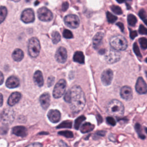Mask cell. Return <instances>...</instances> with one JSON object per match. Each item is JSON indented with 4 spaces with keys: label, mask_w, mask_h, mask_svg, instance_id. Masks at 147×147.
Segmentation results:
<instances>
[{
    "label": "cell",
    "mask_w": 147,
    "mask_h": 147,
    "mask_svg": "<svg viewBox=\"0 0 147 147\" xmlns=\"http://www.w3.org/2000/svg\"><path fill=\"white\" fill-rule=\"evenodd\" d=\"M12 57L14 60L16 61H21L24 57V52L20 49H16L13 53H12Z\"/></svg>",
    "instance_id": "cell-22"
},
{
    "label": "cell",
    "mask_w": 147,
    "mask_h": 147,
    "mask_svg": "<svg viewBox=\"0 0 147 147\" xmlns=\"http://www.w3.org/2000/svg\"><path fill=\"white\" fill-rule=\"evenodd\" d=\"M21 98V94L18 92H13L9 96L7 100V104L10 106H13L17 104Z\"/></svg>",
    "instance_id": "cell-18"
},
{
    "label": "cell",
    "mask_w": 147,
    "mask_h": 147,
    "mask_svg": "<svg viewBox=\"0 0 147 147\" xmlns=\"http://www.w3.org/2000/svg\"><path fill=\"white\" fill-rule=\"evenodd\" d=\"M33 80L34 83L39 87H41L44 84V79L42 72L37 70L36 71L33 75Z\"/></svg>",
    "instance_id": "cell-20"
},
{
    "label": "cell",
    "mask_w": 147,
    "mask_h": 147,
    "mask_svg": "<svg viewBox=\"0 0 147 147\" xmlns=\"http://www.w3.org/2000/svg\"><path fill=\"white\" fill-rule=\"evenodd\" d=\"M37 15L38 18L42 21H50L53 18V14L50 10L45 7L38 9Z\"/></svg>",
    "instance_id": "cell-8"
},
{
    "label": "cell",
    "mask_w": 147,
    "mask_h": 147,
    "mask_svg": "<svg viewBox=\"0 0 147 147\" xmlns=\"http://www.w3.org/2000/svg\"><path fill=\"white\" fill-rule=\"evenodd\" d=\"M120 95L125 100H130L133 98V91L131 87L127 86H123L120 90Z\"/></svg>",
    "instance_id": "cell-14"
},
{
    "label": "cell",
    "mask_w": 147,
    "mask_h": 147,
    "mask_svg": "<svg viewBox=\"0 0 147 147\" xmlns=\"http://www.w3.org/2000/svg\"><path fill=\"white\" fill-rule=\"evenodd\" d=\"M138 32L141 34L147 35V29L142 25H140L138 28Z\"/></svg>",
    "instance_id": "cell-40"
},
{
    "label": "cell",
    "mask_w": 147,
    "mask_h": 147,
    "mask_svg": "<svg viewBox=\"0 0 147 147\" xmlns=\"http://www.w3.org/2000/svg\"><path fill=\"white\" fill-rule=\"evenodd\" d=\"M135 129L137 131V133H138L139 137L142 138V139H144L145 138V136L142 134V129H141V126L139 124V123H136L135 125Z\"/></svg>",
    "instance_id": "cell-32"
},
{
    "label": "cell",
    "mask_w": 147,
    "mask_h": 147,
    "mask_svg": "<svg viewBox=\"0 0 147 147\" xmlns=\"http://www.w3.org/2000/svg\"><path fill=\"white\" fill-rule=\"evenodd\" d=\"M106 122L111 126H115L116 125V121L112 117H107L106 118Z\"/></svg>",
    "instance_id": "cell-37"
},
{
    "label": "cell",
    "mask_w": 147,
    "mask_h": 147,
    "mask_svg": "<svg viewBox=\"0 0 147 147\" xmlns=\"http://www.w3.org/2000/svg\"><path fill=\"white\" fill-rule=\"evenodd\" d=\"M145 132L147 133V127H145Z\"/></svg>",
    "instance_id": "cell-53"
},
{
    "label": "cell",
    "mask_w": 147,
    "mask_h": 147,
    "mask_svg": "<svg viewBox=\"0 0 147 147\" xmlns=\"http://www.w3.org/2000/svg\"><path fill=\"white\" fill-rule=\"evenodd\" d=\"M139 42L140 44L141 47L142 49L147 48V38L145 37H141L139 39Z\"/></svg>",
    "instance_id": "cell-34"
},
{
    "label": "cell",
    "mask_w": 147,
    "mask_h": 147,
    "mask_svg": "<svg viewBox=\"0 0 147 147\" xmlns=\"http://www.w3.org/2000/svg\"><path fill=\"white\" fill-rule=\"evenodd\" d=\"M20 85V81L18 79L14 76H10L6 82V86L7 87L9 88H16Z\"/></svg>",
    "instance_id": "cell-19"
},
{
    "label": "cell",
    "mask_w": 147,
    "mask_h": 147,
    "mask_svg": "<svg viewBox=\"0 0 147 147\" xmlns=\"http://www.w3.org/2000/svg\"><path fill=\"white\" fill-rule=\"evenodd\" d=\"M55 59L56 61L60 63H64L66 61L67 52L64 47H60L57 49L55 54Z\"/></svg>",
    "instance_id": "cell-12"
},
{
    "label": "cell",
    "mask_w": 147,
    "mask_h": 147,
    "mask_svg": "<svg viewBox=\"0 0 147 147\" xmlns=\"http://www.w3.org/2000/svg\"><path fill=\"white\" fill-rule=\"evenodd\" d=\"M117 25L120 28V29H121V31H123V30H124V26H123V24L122 23V22H117Z\"/></svg>",
    "instance_id": "cell-45"
},
{
    "label": "cell",
    "mask_w": 147,
    "mask_h": 147,
    "mask_svg": "<svg viewBox=\"0 0 147 147\" xmlns=\"http://www.w3.org/2000/svg\"><path fill=\"white\" fill-rule=\"evenodd\" d=\"M145 61L147 63V57L145 59Z\"/></svg>",
    "instance_id": "cell-55"
},
{
    "label": "cell",
    "mask_w": 147,
    "mask_h": 147,
    "mask_svg": "<svg viewBox=\"0 0 147 147\" xmlns=\"http://www.w3.org/2000/svg\"><path fill=\"white\" fill-rule=\"evenodd\" d=\"M47 116L51 122L57 123L60 120L61 113L58 110L52 109L48 111Z\"/></svg>",
    "instance_id": "cell-15"
},
{
    "label": "cell",
    "mask_w": 147,
    "mask_h": 147,
    "mask_svg": "<svg viewBox=\"0 0 147 147\" xmlns=\"http://www.w3.org/2000/svg\"><path fill=\"white\" fill-rule=\"evenodd\" d=\"M64 99L66 102L69 103L70 100H71V91H70V90H68L66 92V93L65 94L64 96Z\"/></svg>",
    "instance_id": "cell-39"
},
{
    "label": "cell",
    "mask_w": 147,
    "mask_h": 147,
    "mask_svg": "<svg viewBox=\"0 0 147 147\" xmlns=\"http://www.w3.org/2000/svg\"><path fill=\"white\" fill-rule=\"evenodd\" d=\"M26 2H29V1H30L31 0H25Z\"/></svg>",
    "instance_id": "cell-54"
},
{
    "label": "cell",
    "mask_w": 147,
    "mask_h": 147,
    "mask_svg": "<svg viewBox=\"0 0 147 147\" xmlns=\"http://www.w3.org/2000/svg\"><path fill=\"white\" fill-rule=\"evenodd\" d=\"M85 119H86V117L84 115H81L78 117L75 121V123H74L75 129L76 130H78L80 127V125Z\"/></svg>",
    "instance_id": "cell-25"
},
{
    "label": "cell",
    "mask_w": 147,
    "mask_h": 147,
    "mask_svg": "<svg viewBox=\"0 0 147 147\" xmlns=\"http://www.w3.org/2000/svg\"><path fill=\"white\" fill-rule=\"evenodd\" d=\"M133 48V51H134V53H135L138 57H141V52H140L139 47H138V45H137V44L136 42H134V43Z\"/></svg>",
    "instance_id": "cell-36"
},
{
    "label": "cell",
    "mask_w": 147,
    "mask_h": 147,
    "mask_svg": "<svg viewBox=\"0 0 147 147\" xmlns=\"http://www.w3.org/2000/svg\"><path fill=\"white\" fill-rule=\"evenodd\" d=\"M138 16L139 17L144 21L146 18L147 17V15H146V11H145V10L144 9H141L138 13Z\"/></svg>",
    "instance_id": "cell-38"
},
{
    "label": "cell",
    "mask_w": 147,
    "mask_h": 147,
    "mask_svg": "<svg viewBox=\"0 0 147 147\" xmlns=\"http://www.w3.org/2000/svg\"><path fill=\"white\" fill-rule=\"evenodd\" d=\"M94 125L90 122H86L83 123L80 127V131L82 133H86L90 132L94 128Z\"/></svg>",
    "instance_id": "cell-24"
},
{
    "label": "cell",
    "mask_w": 147,
    "mask_h": 147,
    "mask_svg": "<svg viewBox=\"0 0 147 147\" xmlns=\"http://www.w3.org/2000/svg\"><path fill=\"white\" fill-rule=\"evenodd\" d=\"M113 78V72L111 69L104 70L101 75V81L103 85L109 86L111 84Z\"/></svg>",
    "instance_id": "cell-10"
},
{
    "label": "cell",
    "mask_w": 147,
    "mask_h": 147,
    "mask_svg": "<svg viewBox=\"0 0 147 147\" xmlns=\"http://www.w3.org/2000/svg\"><path fill=\"white\" fill-rule=\"evenodd\" d=\"M3 95L1 93H0V107H1L3 105Z\"/></svg>",
    "instance_id": "cell-49"
},
{
    "label": "cell",
    "mask_w": 147,
    "mask_h": 147,
    "mask_svg": "<svg viewBox=\"0 0 147 147\" xmlns=\"http://www.w3.org/2000/svg\"><path fill=\"white\" fill-rule=\"evenodd\" d=\"M71 91L70 108L72 113H79L86 105V97L82 88L78 85L74 86Z\"/></svg>",
    "instance_id": "cell-1"
},
{
    "label": "cell",
    "mask_w": 147,
    "mask_h": 147,
    "mask_svg": "<svg viewBox=\"0 0 147 147\" xmlns=\"http://www.w3.org/2000/svg\"><path fill=\"white\" fill-rule=\"evenodd\" d=\"M61 6H62L61 7L62 10L63 11H66L68 9V6H69V4H68V3L67 2H64L63 3Z\"/></svg>",
    "instance_id": "cell-43"
},
{
    "label": "cell",
    "mask_w": 147,
    "mask_h": 147,
    "mask_svg": "<svg viewBox=\"0 0 147 147\" xmlns=\"http://www.w3.org/2000/svg\"><path fill=\"white\" fill-rule=\"evenodd\" d=\"M104 34L102 32H98L93 37V40H92V43H93V46L95 48H97L99 45L100 44L103 37Z\"/></svg>",
    "instance_id": "cell-21"
},
{
    "label": "cell",
    "mask_w": 147,
    "mask_h": 147,
    "mask_svg": "<svg viewBox=\"0 0 147 147\" xmlns=\"http://www.w3.org/2000/svg\"><path fill=\"white\" fill-rule=\"evenodd\" d=\"M110 44L113 49L116 51H124L127 47L126 39L121 35H116L112 37L110 40Z\"/></svg>",
    "instance_id": "cell-3"
},
{
    "label": "cell",
    "mask_w": 147,
    "mask_h": 147,
    "mask_svg": "<svg viewBox=\"0 0 147 147\" xmlns=\"http://www.w3.org/2000/svg\"><path fill=\"white\" fill-rule=\"evenodd\" d=\"M1 120L5 123H11L13 122L14 118V111L10 109H5L1 115Z\"/></svg>",
    "instance_id": "cell-11"
},
{
    "label": "cell",
    "mask_w": 147,
    "mask_h": 147,
    "mask_svg": "<svg viewBox=\"0 0 147 147\" xmlns=\"http://www.w3.org/2000/svg\"><path fill=\"white\" fill-rule=\"evenodd\" d=\"M137 36V33L136 31H130V37L133 40Z\"/></svg>",
    "instance_id": "cell-44"
},
{
    "label": "cell",
    "mask_w": 147,
    "mask_h": 147,
    "mask_svg": "<svg viewBox=\"0 0 147 147\" xmlns=\"http://www.w3.org/2000/svg\"><path fill=\"white\" fill-rule=\"evenodd\" d=\"M135 88L140 94H144L147 92V84L141 77H139L137 80Z\"/></svg>",
    "instance_id": "cell-13"
},
{
    "label": "cell",
    "mask_w": 147,
    "mask_h": 147,
    "mask_svg": "<svg viewBox=\"0 0 147 147\" xmlns=\"http://www.w3.org/2000/svg\"><path fill=\"white\" fill-rule=\"evenodd\" d=\"M67 83L64 79H60L55 86L53 90V96L55 98H61L65 93Z\"/></svg>",
    "instance_id": "cell-5"
},
{
    "label": "cell",
    "mask_w": 147,
    "mask_h": 147,
    "mask_svg": "<svg viewBox=\"0 0 147 147\" xmlns=\"http://www.w3.org/2000/svg\"><path fill=\"white\" fill-rule=\"evenodd\" d=\"M50 95L48 92L42 94L40 97V102L41 107L43 109L47 110L50 105Z\"/></svg>",
    "instance_id": "cell-17"
},
{
    "label": "cell",
    "mask_w": 147,
    "mask_h": 147,
    "mask_svg": "<svg viewBox=\"0 0 147 147\" xmlns=\"http://www.w3.org/2000/svg\"><path fill=\"white\" fill-rule=\"evenodd\" d=\"M63 37L65 38H71L73 37V34L72 32L68 29L64 30L63 32Z\"/></svg>",
    "instance_id": "cell-35"
},
{
    "label": "cell",
    "mask_w": 147,
    "mask_h": 147,
    "mask_svg": "<svg viewBox=\"0 0 147 147\" xmlns=\"http://www.w3.org/2000/svg\"><path fill=\"white\" fill-rule=\"evenodd\" d=\"M73 59L75 62L83 64L84 62V56L83 52L81 51H76L74 55Z\"/></svg>",
    "instance_id": "cell-23"
},
{
    "label": "cell",
    "mask_w": 147,
    "mask_h": 147,
    "mask_svg": "<svg viewBox=\"0 0 147 147\" xmlns=\"http://www.w3.org/2000/svg\"><path fill=\"white\" fill-rule=\"evenodd\" d=\"M4 80V78H3V74L0 71V85H1Z\"/></svg>",
    "instance_id": "cell-47"
},
{
    "label": "cell",
    "mask_w": 147,
    "mask_h": 147,
    "mask_svg": "<svg viewBox=\"0 0 147 147\" xmlns=\"http://www.w3.org/2000/svg\"><path fill=\"white\" fill-rule=\"evenodd\" d=\"M12 133L17 136L25 137L28 134L27 129L23 126H16L13 127Z\"/></svg>",
    "instance_id": "cell-16"
},
{
    "label": "cell",
    "mask_w": 147,
    "mask_h": 147,
    "mask_svg": "<svg viewBox=\"0 0 147 147\" xmlns=\"http://www.w3.org/2000/svg\"><path fill=\"white\" fill-rule=\"evenodd\" d=\"M28 51L29 56L35 58L38 56L40 51V44L36 37H32L29 40Z\"/></svg>",
    "instance_id": "cell-4"
},
{
    "label": "cell",
    "mask_w": 147,
    "mask_h": 147,
    "mask_svg": "<svg viewBox=\"0 0 147 147\" xmlns=\"http://www.w3.org/2000/svg\"><path fill=\"white\" fill-rule=\"evenodd\" d=\"M55 82V78L53 76H50L48 78V81H47V84H48V87H51L53 85V83Z\"/></svg>",
    "instance_id": "cell-41"
},
{
    "label": "cell",
    "mask_w": 147,
    "mask_h": 147,
    "mask_svg": "<svg viewBox=\"0 0 147 147\" xmlns=\"http://www.w3.org/2000/svg\"><path fill=\"white\" fill-rule=\"evenodd\" d=\"M60 35L59 33L57 31H54L52 33V42L53 44H56L58 43L60 41Z\"/></svg>",
    "instance_id": "cell-28"
},
{
    "label": "cell",
    "mask_w": 147,
    "mask_h": 147,
    "mask_svg": "<svg viewBox=\"0 0 147 147\" xmlns=\"http://www.w3.org/2000/svg\"><path fill=\"white\" fill-rule=\"evenodd\" d=\"M105 131H97L96 133V134L98 136H104L105 135Z\"/></svg>",
    "instance_id": "cell-48"
},
{
    "label": "cell",
    "mask_w": 147,
    "mask_h": 147,
    "mask_svg": "<svg viewBox=\"0 0 147 147\" xmlns=\"http://www.w3.org/2000/svg\"><path fill=\"white\" fill-rule=\"evenodd\" d=\"M72 127V121L69 120L64 121L61 122L59 126H57V128H71Z\"/></svg>",
    "instance_id": "cell-29"
},
{
    "label": "cell",
    "mask_w": 147,
    "mask_h": 147,
    "mask_svg": "<svg viewBox=\"0 0 147 147\" xmlns=\"http://www.w3.org/2000/svg\"><path fill=\"white\" fill-rule=\"evenodd\" d=\"M58 134L59 135L64 136L67 138H72L74 135L72 131H69V130H63V131H60L58 132Z\"/></svg>",
    "instance_id": "cell-30"
},
{
    "label": "cell",
    "mask_w": 147,
    "mask_h": 147,
    "mask_svg": "<svg viewBox=\"0 0 147 147\" xmlns=\"http://www.w3.org/2000/svg\"><path fill=\"white\" fill-rule=\"evenodd\" d=\"M7 14V10L6 7L0 6V24L5 19Z\"/></svg>",
    "instance_id": "cell-26"
},
{
    "label": "cell",
    "mask_w": 147,
    "mask_h": 147,
    "mask_svg": "<svg viewBox=\"0 0 147 147\" xmlns=\"http://www.w3.org/2000/svg\"><path fill=\"white\" fill-rule=\"evenodd\" d=\"M59 146H60V147H69L64 141H61V140H60V141H59Z\"/></svg>",
    "instance_id": "cell-46"
},
{
    "label": "cell",
    "mask_w": 147,
    "mask_h": 147,
    "mask_svg": "<svg viewBox=\"0 0 147 147\" xmlns=\"http://www.w3.org/2000/svg\"><path fill=\"white\" fill-rule=\"evenodd\" d=\"M137 21V18L136 17V16H134V15L130 14L127 16V22L129 25L134 26V25H136Z\"/></svg>",
    "instance_id": "cell-27"
},
{
    "label": "cell",
    "mask_w": 147,
    "mask_h": 147,
    "mask_svg": "<svg viewBox=\"0 0 147 147\" xmlns=\"http://www.w3.org/2000/svg\"><path fill=\"white\" fill-rule=\"evenodd\" d=\"M118 3H123V2H124V1H125V0H116Z\"/></svg>",
    "instance_id": "cell-50"
},
{
    "label": "cell",
    "mask_w": 147,
    "mask_h": 147,
    "mask_svg": "<svg viewBox=\"0 0 147 147\" xmlns=\"http://www.w3.org/2000/svg\"><path fill=\"white\" fill-rule=\"evenodd\" d=\"M42 145L39 142H34L33 144H30L26 147H42Z\"/></svg>",
    "instance_id": "cell-42"
},
{
    "label": "cell",
    "mask_w": 147,
    "mask_h": 147,
    "mask_svg": "<svg viewBox=\"0 0 147 147\" xmlns=\"http://www.w3.org/2000/svg\"><path fill=\"white\" fill-rule=\"evenodd\" d=\"M11 1H14V2H17L20 1V0H11Z\"/></svg>",
    "instance_id": "cell-52"
},
{
    "label": "cell",
    "mask_w": 147,
    "mask_h": 147,
    "mask_svg": "<svg viewBox=\"0 0 147 147\" xmlns=\"http://www.w3.org/2000/svg\"><path fill=\"white\" fill-rule=\"evenodd\" d=\"M106 17L107 21L109 23H113L117 20V17L116 16H115L114 15H113L109 11L106 13Z\"/></svg>",
    "instance_id": "cell-31"
},
{
    "label": "cell",
    "mask_w": 147,
    "mask_h": 147,
    "mask_svg": "<svg viewBox=\"0 0 147 147\" xmlns=\"http://www.w3.org/2000/svg\"><path fill=\"white\" fill-rule=\"evenodd\" d=\"M34 13L32 9H25L21 16V20L26 24L33 22L34 21Z\"/></svg>",
    "instance_id": "cell-9"
},
{
    "label": "cell",
    "mask_w": 147,
    "mask_h": 147,
    "mask_svg": "<svg viewBox=\"0 0 147 147\" xmlns=\"http://www.w3.org/2000/svg\"><path fill=\"white\" fill-rule=\"evenodd\" d=\"M105 60L107 63L112 64L118 61L121 57V53L114 49H110L107 52H105Z\"/></svg>",
    "instance_id": "cell-6"
},
{
    "label": "cell",
    "mask_w": 147,
    "mask_h": 147,
    "mask_svg": "<svg viewBox=\"0 0 147 147\" xmlns=\"http://www.w3.org/2000/svg\"><path fill=\"white\" fill-rule=\"evenodd\" d=\"M64 21L67 26L72 29L78 28L80 24L79 18L75 14H68L64 18Z\"/></svg>",
    "instance_id": "cell-7"
},
{
    "label": "cell",
    "mask_w": 147,
    "mask_h": 147,
    "mask_svg": "<svg viewBox=\"0 0 147 147\" xmlns=\"http://www.w3.org/2000/svg\"><path fill=\"white\" fill-rule=\"evenodd\" d=\"M125 108L122 102L117 99L110 100L106 105L107 113L113 116L122 117L124 113Z\"/></svg>",
    "instance_id": "cell-2"
},
{
    "label": "cell",
    "mask_w": 147,
    "mask_h": 147,
    "mask_svg": "<svg viewBox=\"0 0 147 147\" xmlns=\"http://www.w3.org/2000/svg\"><path fill=\"white\" fill-rule=\"evenodd\" d=\"M143 21H144V23H145V24L147 25V19H146V20H144Z\"/></svg>",
    "instance_id": "cell-51"
},
{
    "label": "cell",
    "mask_w": 147,
    "mask_h": 147,
    "mask_svg": "<svg viewBox=\"0 0 147 147\" xmlns=\"http://www.w3.org/2000/svg\"><path fill=\"white\" fill-rule=\"evenodd\" d=\"M111 10L115 14H121L122 13V10L121 9V7L117 5H112L111 6Z\"/></svg>",
    "instance_id": "cell-33"
}]
</instances>
